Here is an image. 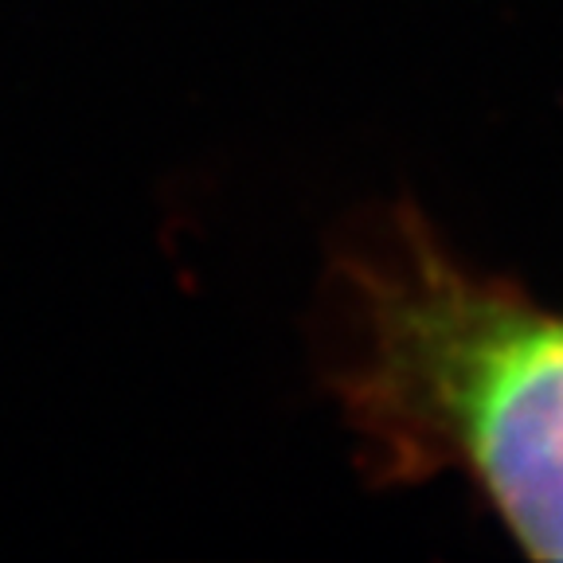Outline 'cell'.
<instances>
[{"label": "cell", "instance_id": "6da1fadb", "mask_svg": "<svg viewBox=\"0 0 563 563\" xmlns=\"http://www.w3.org/2000/svg\"><path fill=\"white\" fill-rule=\"evenodd\" d=\"M344 407L384 470H462L537 560H563V313L427 231L352 263Z\"/></svg>", "mask_w": 563, "mask_h": 563}]
</instances>
